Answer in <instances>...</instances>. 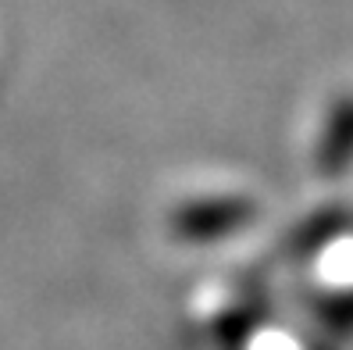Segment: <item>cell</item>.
<instances>
[{"mask_svg": "<svg viewBox=\"0 0 353 350\" xmlns=\"http://www.w3.org/2000/svg\"><path fill=\"white\" fill-rule=\"evenodd\" d=\"M314 168L325 179L346 175L353 168V93L332 97L325 121H321V133H318Z\"/></svg>", "mask_w": 353, "mask_h": 350, "instance_id": "obj_2", "label": "cell"}, {"mask_svg": "<svg viewBox=\"0 0 353 350\" xmlns=\"http://www.w3.org/2000/svg\"><path fill=\"white\" fill-rule=\"evenodd\" d=\"M254 218H257V204L246 193H200V197H185L168 211V233L179 243L207 246L243 233Z\"/></svg>", "mask_w": 353, "mask_h": 350, "instance_id": "obj_1", "label": "cell"}]
</instances>
